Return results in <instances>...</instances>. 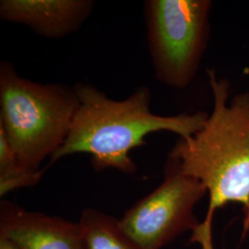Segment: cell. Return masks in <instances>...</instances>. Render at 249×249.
Segmentation results:
<instances>
[{
    "mask_svg": "<svg viewBox=\"0 0 249 249\" xmlns=\"http://www.w3.org/2000/svg\"><path fill=\"white\" fill-rule=\"evenodd\" d=\"M0 249H20L16 244L6 237L0 236Z\"/></svg>",
    "mask_w": 249,
    "mask_h": 249,
    "instance_id": "10",
    "label": "cell"
},
{
    "mask_svg": "<svg viewBox=\"0 0 249 249\" xmlns=\"http://www.w3.org/2000/svg\"><path fill=\"white\" fill-rule=\"evenodd\" d=\"M211 0H146L143 14L155 77L173 89L187 88L211 37Z\"/></svg>",
    "mask_w": 249,
    "mask_h": 249,
    "instance_id": "4",
    "label": "cell"
},
{
    "mask_svg": "<svg viewBox=\"0 0 249 249\" xmlns=\"http://www.w3.org/2000/svg\"><path fill=\"white\" fill-rule=\"evenodd\" d=\"M74 87L80 106L65 142L49 159V165L69 155L87 153L96 172L112 168L133 175L137 165L129 154L147 145L150 134L168 131L187 139L201 128L209 115L204 111L156 115L151 111V91L145 85L124 100L109 98L87 82Z\"/></svg>",
    "mask_w": 249,
    "mask_h": 249,
    "instance_id": "2",
    "label": "cell"
},
{
    "mask_svg": "<svg viewBox=\"0 0 249 249\" xmlns=\"http://www.w3.org/2000/svg\"><path fill=\"white\" fill-rule=\"evenodd\" d=\"M244 213H245V217H244V223H243V234L245 235L246 232L249 231V205L244 209Z\"/></svg>",
    "mask_w": 249,
    "mask_h": 249,
    "instance_id": "11",
    "label": "cell"
},
{
    "mask_svg": "<svg viewBox=\"0 0 249 249\" xmlns=\"http://www.w3.org/2000/svg\"><path fill=\"white\" fill-rule=\"evenodd\" d=\"M44 171L32 173L24 169L11 150L4 133L0 131V196L16 189L36 186Z\"/></svg>",
    "mask_w": 249,
    "mask_h": 249,
    "instance_id": "9",
    "label": "cell"
},
{
    "mask_svg": "<svg viewBox=\"0 0 249 249\" xmlns=\"http://www.w3.org/2000/svg\"><path fill=\"white\" fill-rule=\"evenodd\" d=\"M0 236L20 249H81L80 223L27 211L8 200L0 203Z\"/></svg>",
    "mask_w": 249,
    "mask_h": 249,
    "instance_id": "6",
    "label": "cell"
},
{
    "mask_svg": "<svg viewBox=\"0 0 249 249\" xmlns=\"http://www.w3.org/2000/svg\"><path fill=\"white\" fill-rule=\"evenodd\" d=\"M81 249H144L121 226L120 221L95 209L82 212Z\"/></svg>",
    "mask_w": 249,
    "mask_h": 249,
    "instance_id": "8",
    "label": "cell"
},
{
    "mask_svg": "<svg viewBox=\"0 0 249 249\" xmlns=\"http://www.w3.org/2000/svg\"><path fill=\"white\" fill-rule=\"evenodd\" d=\"M208 194L204 185L168 157L160 186L137 201L119 220L144 249H160L185 231L200 226L194 208Z\"/></svg>",
    "mask_w": 249,
    "mask_h": 249,
    "instance_id": "5",
    "label": "cell"
},
{
    "mask_svg": "<svg viewBox=\"0 0 249 249\" xmlns=\"http://www.w3.org/2000/svg\"><path fill=\"white\" fill-rule=\"evenodd\" d=\"M79 106L74 85L36 82L12 63H0V131L26 171H41L60 149Z\"/></svg>",
    "mask_w": 249,
    "mask_h": 249,
    "instance_id": "3",
    "label": "cell"
},
{
    "mask_svg": "<svg viewBox=\"0 0 249 249\" xmlns=\"http://www.w3.org/2000/svg\"><path fill=\"white\" fill-rule=\"evenodd\" d=\"M207 76L213 97V111L201 128L179 139L168 157L185 174L201 182L209 194L204 223L191 241L201 249H214L212 224L216 210L229 203L249 205V92L229 102L231 83L212 69Z\"/></svg>",
    "mask_w": 249,
    "mask_h": 249,
    "instance_id": "1",
    "label": "cell"
},
{
    "mask_svg": "<svg viewBox=\"0 0 249 249\" xmlns=\"http://www.w3.org/2000/svg\"><path fill=\"white\" fill-rule=\"evenodd\" d=\"M95 7L93 0H1L0 18L37 36L58 40L78 32Z\"/></svg>",
    "mask_w": 249,
    "mask_h": 249,
    "instance_id": "7",
    "label": "cell"
}]
</instances>
